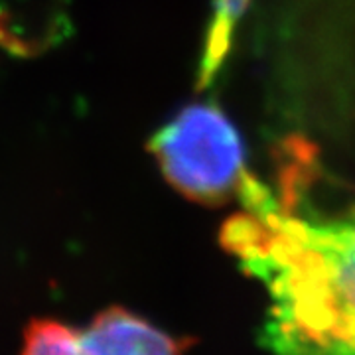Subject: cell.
I'll list each match as a JSON object with an SVG mask.
<instances>
[{
  "mask_svg": "<svg viewBox=\"0 0 355 355\" xmlns=\"http://www.w3.org/2000/svg\"><path fill=\"white\" fill-rule=\"evenodd\" d=\"M223 243L268 292L263 343L279 352L355 354V205L340 216L292 214L254 180Z\"/></svg>",
  "mask_w": 355,
  "mask_h": 355,
  "instance_id": "6da1fadb",
  "label": "cell"
},
{
  "mask_svg": "<svg viewBox=\"0 0 355 355\" xmlns=\"http://www.w3.org/2000/svg\"><path fill=\"white\" fill-rule=\"evenodd\" d=\"M164 178L186 198L219 205L239 196L249 178L241 135L211 103H191L150 139Z\"/></svg>",
  "mask_w": 355,
  "mask_h": 355,
  "instance_id": "7a4b0ae2",
  "label": "cell"
},
{
  "mask_svg": "<svg viewBox=\"0 0 355 355\" xmlns=\"http://www.w3.org/2000/svg\"><path fill=\"white\" fill-rule=\"evenodd\" d=\"M190 343L121 306L99 312L87 330H81V354L91 355L178 354Z\"/></svg>",
  "mask_w": 355,
  "mask_h": 355,
  "instance_id": "3957f363",
  "label": "cell"
},
{
  "mask_svg": "<svg viewBox=\"0 0 355 355\" xmlns=\"http://www.w3.org/2000/svg\"><path fill=\"white\" fill-rule=\"evenodd\" d=\"M253 0H214V12L203 38L202 60L198 67V85L207 87L227 60L235 30Z\"/></svg>",
  "mask_w": 355,
  "mask_h": 355,
  "instance_id": "277c9868",
  "label": "cell"
},
{
  "mask_svg": "<svg viewBox=\"0 0 355 355\" xmlns=\"http://www.w3.org/2000/svg\"><path fill=\"white\" fill-rule=\"evenodd\" d=\"M24 354H81V330L60 320H34L24 330Z\"/></svg>",
  "mask_w": 355,
  "mask_h": 355,
  "instance_id": "5b68a950",
  "label": "cell"
}]
</instances>
